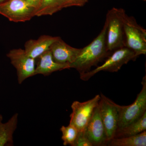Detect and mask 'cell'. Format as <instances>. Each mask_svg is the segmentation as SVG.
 Wrapping results in <instances>:
<instances>
[{
    "label": "cell",
    "instance_id": "1",
    "mask_svg": "<svg viewBox=\"0 0 146 146\" xmlns=\"http://www.w3.org/2000/svg\"><path fill=\"white\" fill-rule=\"evenodd\" d=\"M107 23L105 21L103 28L92 42L81 48L80 53L75 60L70 65V68H74L80 74L90 71L93 66L111 54L108 50L106 45Z\"/></svg>",
    "mask_w": 146,
    "mask_h": 146
},
{
    "label": "cell",
    "instance_id": "2",
    "mask_svg": "<svg viewBox=\"0 0 146 146\" xmlns=\"http://www.w3.org/2000/svg\"><path fill=\"white\" fill-rule=\"evenodd\" d=\"M125 11L114 7L108 11L106 16L107 23L106 45L110 54L125 46L124 22Z\"/></svg>",
    "mask_w": 146,
    "mask_h": 146
},
{
    "label": "cell",
    "instance_id": "3",
    "mask_svg": "<svg viewBox=\"0 0 146 146\" xmlns=\"http://www.w3.org/2000/svg\"><path fill=\"white\" fill-rule=\"evenodd\" d=\"M138 56L134 52L127 47L120 48L113 52L102 65L92 70L80 74V78L84 81H87L101 71L117 72L123 65L131 60H135Z\"/></svg>",
    "mask_w": 146,
    "mask_h": 146
},
{
    "label": "cell",
    "instance_id": "4",
    "mask_svg": "<svg viewBox=\"0 0 146 146\" xmlns=\"http://www.w3.org/2000/svg\"><path fill=\"white\" fill-rule=\"evenodd\" d=\"M125 46L138 56L146 54V31L131 16H125L124 22Z\"/></svg>",
    "mask_w": 146,
    "mask_h": 146
},
{
    "label": "cell",
    "instance_id": "5",
    "mask_svg": "<svg viewBox=\"0 0 146 146\" xmlns=\"http://www.w3.org/2000/svg\"><path fill=\"white\" fill-rule=\"evenodd\" d=\"M142 89L133 104L119 105L118 127H122L137 121L146 112V76L143 78Z\"/></svg>",
    "mask_w": 146,
    "mask_h": 146
},
{
    "label": "cell",
    "instance_id": "6",
    "mask_svg": "<svg viewBox=\"0 0 146 146\" xmlns=\"http://www.w3.org/2000/svg\"><path fill=\"white\" fill-rule=\"evenodd\" d=\"M36 11L23 0H7L0 4V14L15 23L30 21L35 16Z\"/></svg>",
    "mask_w": 146,
    "mask_h": 146
},
{
    "label": "cell",
    "instance_id": "7",
    "mask_svg": "<svg viewBox=\"0 0 146 146\" xmlns=\"http://www.w3.org/2000/svg\"><path fill=\"white\" fill-rule=\"evenodd\" d=\"M100 99V95H97L83 102L77 101L73 102L71 105L72 112L69 124L76 127L78 131H84Z\"/></svg>",
    "mask_w": 146,
    "mask_h": 146
},
{
    "label": "cell",
    "instance_id": "8",
    "mask_svg": "<svg viewBox=\"0 0 146 146\" xmlns=\"http://www.w3.org/2000/svg\"><path fill=\"white\" fill-rule=\"evenodd\" d=\"M99 106L101 117L108 141L114 138L118 128L119 105L101 94Z\"/></svg>",
    "mask_w": 146,
    "mask_h": 146
},
{
    "label": "cell",
    "instance_id": "9",
    "mask_svg": "<svg viewBox=\"0 0 146 146\" xmlns=\"http://www.w3.org/2000/svg\"><path fill=\"white\" fill-rule=\"evenodd\" d=\"M11 63L15 68L18 83L22 84L25 80L34 76L36 59L30 57L22 48L13 49L7 54Z\"/></svg>",
    "mask_w": 146,
    "mask_h": 146
},
{
    "label": "cell",
    "instance_id": "10",
    "mask_svg": "<svg viewBox=\"0 0 146 146\" xmlns=\"http://www.w3.org/2000/svg\"><path fill=\"white\" fill-rule=\"evenodd\" d=\"M84 133L93 146H106L108 140L100 114L99 104L94 109Z\"/></svg>",
    "mask_w": 146,
    "mask_h": 146
},
{
    "label": "cell",
    "instance_id": "11",
    "mask_svg": "<svg viewBox=\"0 0 146 146\" xmlns=\"http://www.w3.org/2000/svg\"><path fill=\"white\" fill-rule=\"evenodd\" d=\"M53 59L55 62L70 65L76 59L81 48H74L68 44L59 37L50 48Z\"/></svg>",
    "mask_w": 146,
    "mask_h": 146
},
{
    "label": "cell",
    "instance_id": "12",
    "mask_svg": "<svg viewBox=\"0 0 146 146\" xmlns=\"http://www.w3.org/2000/svg\"><path fill=\"white\" fill-rule=\"evenodd\" d=\"M36 60H37V63L34 76L42 74L46 76L54 72L70 68V65L68 64H59L55 62L50 49L39 56Z\"/></svg>",
    "mask_w": 146,
    "mask_h": 146
},
{
    "label": "cell",
    "instance_id": "13",
    "mask_svg": "<svg viewBox=\"0 0 146 146\" xmlns=\"http://www.w3.org/2000/svg\"><path fill=\"white\" fill-rule=\"evenodd\" d=\"M59 37L42 35L37 39H29L25 43L24 50L29 56L36 59L43 53L49 50L51 45Z\"/></svg>",
    "mask_w": 146,
    "mask_h": 146
},
{
    "label": "cell",
    "instance_id": "14",
    "mask_svg": "<svg viewBox=\"0 0 146 146\" xmlns=\"http://www.w3.org/2000/svg\"><path fill=\"white\" fill-rule=\"evenodd\" d=\"M3 120V116L0 115V146H13V135L18 126V114H14L5 123L2 122Z\"/></svg>",
    "mask_w": 146,
    "mask_h": 146
},
{
    "label": "cell",
    "instance_id": "15",
    "mask_svg": "<svg viewBox=\"0 0 146 146\" xmlns=\"http://www.w3.org/2000/svg\"><path fill=\"white\" fill-rule=\"evenodd\" d=\"M146 130V112L137 121L122 127H118L114 138L134 136Z\"/></svg>",
    "mask_w": 146,
    "mask_h": 146
},
{
    "label": "cell",
    "instance_id": "16",
    "mask_svg": "<svg viewBox=\"0 0 146 146\" xmlns=\"http://www.w3.org/2000/svg\"><path fill=\"white\" fill-rule=\"evenodd\" d=\"M107 146H146V131L134 136L114 138L108 142Z\"/></svg>",
    "mask_w": 146,
    "mask_h": 146
},
{
    "label": "cell",
    "instance_id": "17",
    "mask_svg": "<svg viewBox=\"0 0 146 146\" xmlns=\"http://www.w3.org/2000/svg\"><path fill=\"white\" fill-rule=\"evenodd\" d=\"M64 1V0H42L35 16L52 15L63 9Z\"/></svg>",
    "mask_w": 146,
    "mask_h": 146
},
{
    "label": "cell",
    "instance_id": "18",
    "mask_svg": "<svg viewBox=\"0 0 146 146\" xmlns=\"http://www.w3.org/2000/svg\"><path fill=\"white\" fill-rule=\"evenodd\" d=\"M60 131L62 132L61 139L63 140V145L73 146L77 136L78 130L73 125L69 124L67 126H62Z\"/></svg>",
    "mask_w": 146,
    "mask_h": 146
},
{
    "label": "cell",
    "instance_id": "19",
    "mask_svg": "<svg viewBox=\"0 0 146 146\" xmlns=\"http://www.w3.org/2000/svg\"><path fill=\"white\" fill-rule=\"evenodd\" d=\"M73 146H93L87 138L84 131H78Z\"/></svg>",
    "mask_w": 146,
    "mask_h": 146
},
{
    "label": "cell",
    "instance_id": "20",
    "mask_svg": "<svg viewBox=\"0 0 146 146\" xmlns=\"http://www.w3.org/2000/svg\"><path fill=\"white\" fill-rule=\"evenodd\" d=\"M88 0H64L63 9L72 6H83Z\"/></svg>",
    "mask_w": 146,
    "mask_h": 146
},
{
    "label": "cell",
    "instance_id": "21",
    "mask_svg": "<svg viewBox=\"0 0 146 146\" xmlns=\"http://www.w3.org/2000/svg\"><path fill=\"white\" fill-rule=\"evenodd\" d=\"M29 5L36 9V10L39 8L42 0H23Z\"/></svg>",
    "mask_w": 146,
    "mask_h": 146
},
{
    "label": "cell",
    "instance_id": "22",
    "mask_svg": "<svg viewBox=\"0 0 146 146\" xmlns=\"http://www.w3.org/2000/svg\"><path fill=\"white\" fill-rule=\"evenodd\" d=\"M7 0H0V4L4 2L5 1H6Z\"/></svg>",
    "mask_w": 146,
    "mask_h": 146
},
{
    "label": "cell",
    "instance_id": "23",
    "mask_svg": "<svg viewBox=\"0 0 146 146\" xmlns=\"http://www.w3.org/2000/svg\"><path fill=\"white\" fill-rule=\"evenodd\" d=\"M143 1H146V0H143Z\"/></svg>",
    "mask_w": 146,
    "mask_h": 146
}]
</instances>
